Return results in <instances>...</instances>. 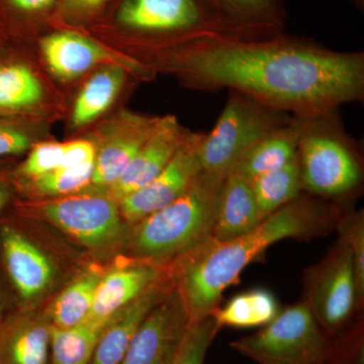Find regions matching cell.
Segmentation results:
<instances>
[{
  "mask_svg": "<svg viewBox=\"0 0 364 364\" xmlns=\"http://www.w3.org/2000/svg\"><path fill=\"white\" fill-rule=\"evenodd\" d=\"M154 74L188 90H236L293 116H310L364 100V53L339 52L282 33L260 38L203 36L136 55Z\"/></svg>",
  "mask_w": 364,
  "mask_h": 364,
  "instance_id": "cell-1",
  "label": "cell"
},
{
  "mask_svg": "<svg viewBox=\"0 0 364 364\" xmlns=\"http://www.w3.org/2000/svg\"><path fill=\"white\" fill-rule=\"evenodd\" d=\"M344 208L340 203L303 193L237 238L210 240L173 265L172 279L191 322L212 315L227 289L238 284L242 272L268 248L284 239L308 240L336 228Z\"/></svg>",
  "mask_w": 364,
  "mask_h": 364,
  "instance_id": "cell-2",
  "label": "cell"
},
{
  "mask_svg": "<svg viewBox=\"0 0 364 364\" xmlns=\"http://www.w3.org/2000/svg\"><path fill=\"white\" fill-rule=\"evenodd\" d=\"M86 33L130 58L203 36L239 37L210 0H114Z\"/></svg>",
  "mask_w": 364,
  "mask_h": 364,
  "instance_id": "cell-3",
  "label": "cell"
},
{
  "mask_svg": "<svg viewBox=\"0 0 364 364\" xmlns=\"http://www.w3.org/2000/svg\"><path fill=\"white\" fill-rule=\"evenodd\" d=\"M225 176L203 170L181 198L136 223L130 241L132 254L140 262L165 267L212 240Z\"/></svg>",
  "mask_w": 364,
  "mask_h": 364,
  "instance_id": "cell-4",
  "label": "cell"
},
{
  "mask_svg": "<svg viewBox=\"0 0 364 364\" xmlns=\"http://www.w3.org/2000/svg\"><path fill=\"white\" fill-rule=\"evenodd\" d=\"M338 112L294 116L304 191L337 203L358 193L363 181L360 144L345 130Z\"/></svg>",
  "mask_w": 364,
  "mask_h": 364,
  "instance_id": "cell-5",
  "label": "cell"
},
{
  "mask_svg": "<svg viewBox=\"0 0 364 364\" xmlns=\"http://www.w3.org/2000/svg\"><path fill=\"white\" fill-rule=\"evenodd\" d=\"M293 117L239 91L229 90L214 128L200 136L198 154L203 171L227 176L256 143Z\"/></svg>",
  "mask_w": 364,
  "mask_h": 364,
  "instance_id": "cell-6",
  "label": "cell"
},
{
  "mask_svg": "<svg viewBox=\"0 0 364 364\" xmlns=\"http://www.w3.org/2000/svg\"><path fill=\"white\" fill-rule=\"evenodd\" d=\"M67 95L46 71L31 43L0 52V116L54 124L64 121Z\"/></svg>",
  "mask_w": 364,
  "mask_h": 364,
  "instance_id": "cell-7",
  "label": "cell"
},
{
  "mask_svg": "<svg viewBox=\"0 0 364 364\" xmlns=\"http://www.w3.org/2000/svg\"><path fill=\"white\" fill-rule=\"evenodd\" d=\"M331 341L301 301L280 310L259 331L234 340L230 347L258 364H324Z\"/></svg>",
  "mask_w": 364,
  "mask_h": 364,
  "instance_id": "cell-8",
  "label": "cell"
},
{
  "mask_svg": "<svg viewBox=\"0 0 364 364\" xmlns=\"http://www.w3.org/2000/svg\"><path fill=\"white\" fill-rule=\"evenodd\" d=\"M11 208L20 217L49 223L91 249L109 247L124 235L119 203L97 191L40 200L16 198Z\"/></svg>",
  "mask_w": 364,
  "mask_h": 364,
  "instance_id": "cell-9",
  "label": "cell"
},
{
  "mask_svg": "<svg viewBox=\"0 0 364 364\" xmlns=\"http://www.w3.org/2000/svg\"><path fill=\"white\" fill-rule=\"evenodd\" d=\"M30 43L46 71L66 95L88 74L102 66L126 67L140 82L156 78L135 60L82 31L52 28Z\"/></svg>",
  "mask_w": 364,
  "mask_h": 364,
  "instance_id": "cell-10",
  "label": "cell"
},
{
  "mask_svg": "<svg viewBox=\"0 0 364 364\" xmlns=\"http://www.w3.org/2000/svg\"><path fill=\"white\" fill-rule=\"evenodd\" d=\"M304 303L327 334L334 337L353 324L359 308L358 282L348 246L338 238L304 274Z\"/></svg>",
  "mask_w": 364,
  "mask_h": 364,
  "instance_id": "cell-11",
  "label": "cell"
},
{
  "mask_svg": "<svg viewBox=\"0 0 364 364\" xmlns=\"http://www.w3.org/2000/svg\"><path fill=\"white\" fill-rule=\"evenodd\" d=\"M159 116L121 107L81 136L91 139L97 148L92 181L86 191L104 193L123 174Z\"/></svg>",
  "mask_w": 364,
  "mask_h": 364,
  "instance_id": "cell-12",
  "label": "cell"
},
{
  "mask_svg": "<svg viewBox=\"0 0 364 364\" xmlns=\"http://www.w3.org/2000/svg\"><path fill=\"white\" fill-rule=\"evenodd\" d=\"M140 81L126 67H100L67 93V139L85 134L100 121L123 107L124 100Z\"/></svg>",
  "mask_w": 364,
  "mask_h": 364,
  "instance_id": "cell-13",
  "label": "cell"
},
{
  "mask_svg": "<svg viewBox=\"0 0 364 364\" xmlns=\"http://www.w3.org/2000/svg\"><path fill=\"white\" fill-rule=\"evenodd\" d=\"M191 325L188 309L174 284L144 318L119 364H173Z\"/></svg>",
  "mask_w": 364,
  "mask_h": 364,
  "instance_id": "cell-14",
  "label": "cell"
},
{
  "mask_svg": "<svg viewBox=\"0 0 364 364\" xmlns=\"http://www.w3.org/2000/svg\"><path fill=\"white\" fill-rule=\"evenodd\" d=\"M202 134L191 132L186 142L159 176L119 200L124 222L136 224L173 203L191 188L203 171L198 154Z\"/></svg>",
  "mask_w": 364,
  "mask_h": 364,
  "instance_id": "cell-15",
  "label": "cell"
},
{
  "mask_svg": "<svg viewBox=\"0 0 364 364\" xmlns=\"http://www.w3.org/2000/svg\"><path fill=\"white\" fill-rule=\"evenodd\" d=\"M0 269L26 304L44 294L54 277L49 258L4 212L0 214Z\"/></svg>",
  "mask_w": 364,
  "mask_h": 364,
  "instance_id": "cell-16",
  "label": "cell"
},
{
  "mask_svg": "<svg viewBox=\"0 0 364 364\" xmlns=\"http://www.w3.org/2000/svg\"><path fill=\"white\" fill-rule=\"evenodd\" d=\"M191 131L174 114L159 116L156 124L119 178L105 195L117 203L159 176L186 142Z\"/></svg>",
  "mask_w": 364,
  "mask_h": 364,
  "instance_id": "cell-17",
  "label": "cell"
},
{
  "mask_svg": "<svg viewBox=\"0 0 364 364\" xmlns=\"http://www.w3.org/2000/svg\"><path fill=\"white\" fill-rule=\"evenodd\" d=\"M170 274L166 267L139 262L102 275L87 320L109 322L114 314Z\"/></svg>",
  "mask_w": 364,
  "mask_h": 364,
  "instance_id": "cell-18",
  "label": "cell"
},
{
  "mask_svg": "<svg viewBox=\"0 0 364 364\" xmlns=\"http://www.w3.org/2000/svg\"><path fill=\"white\" fill-rule=\"evenodd\" d=\"M51 322L21 310L0 321V364H50Z\"/></svg>",
  "mask_w": 364,
  "mask_h": 364,
  "instance_id": "cell-19",
  "label": "cell"
},
{
  "mask_svg": "<svg viewBox=\"0 0 364 364\" xmlns=\"http://www.w3.org/2000/svg\"><path fill=\"white\" fill-rule=\"evenodd\" d=\"M173 286L170 275L114 314L98 339L90 364L121 363L144 318Z\"/></svg>",
  "mask_w": 364,
  "mask_h": 364,
  "instance_id": "cell-20",
  "label": "cell"
},
{
  "mask_svg": "<svg viewBox=\"0 0 364 364\" xmlns=\"http://www.w3.org/2000/svg\"><path fill=\"white\" fill-rule=\"evenodd\" d=\"M262 221L252 181L231 170L223 181L213 225L212 240L227 242L247 233Z\"/></svg>",
  "mask_w": 364,
  "mask_h": 364,
  "instance_id": "cell-21",
  "label": "cell"
},
{
  "mask_svg": "<svg viewBox=\"0 0 364 364\" xmlns=\"http://www.w3.org/2000/svg\"><path fill=\"white\" fill-rule=\"evenodd\" d=\"M223 20L242 38L284 33L287 11L282 0H210Z\"/></svg>",
  "mask_w": 364,
  "mask_h": 364,
  "instance_id": "cell-22",
  "label": "cell"
},
{
  "mask_svg": "<svg viewBox=\"0 0 364 364\" xmlns=\"http://www.w3.org/2000/svg\"><path fill=\"white\" fill-rule=\"evenodd\" d=\"M299 132L291 122L270 132L241 158L233 169L253 181L263 174L284 166L298 156Z\"/></svg>",
  "mask_w": 364,
  "mask_h": 364,
  "instance_id": "cell-23",
  "label": "cell"
},
{
  "mask_svg": "<svg viewBox=\"0 0 364 364\" xmlns=\"http://www.w3.org/2000/svg\"><path fill=\"white\" fill-rule=\"evenodd\" d=\"M279 301L267 289H254L233 296L212 313L215 323L221 328L264 327L279 313Z\"/></svg>",
  "mask_w": 364,
  "mask_h": 364,
  "instance_id": "cell-24",
  "label": "cell"
},
{
  "mask_svg": "<svg viewBox=\"0 0 364 364\" xmlns=\"http://www.w3.org/2000/svg\"><path fill=\"white\" fill-rule=\"evenodd\" d=\"M60 0H0V16L14 41L32 42L52 28Z\"/></svg>",
  "mask_w": 364,
  "mask_h": 364,
  "instance_id": "cell-25",
  "label": "cell"
},
{
  "mask_svg": "<svg viewBox=\"0 0 364 364\" xmlns=\"http://www.w3.org/2000/svg\"><path fill=\"white\" fill-rule=\"evenodd\" d=\"M95 162L72 168L53 170L44 176L26 181H13L16 198L40 200L82 193L91 186Z\"/></svg>",
  "mask_w": 364,
  "mask_h": 364,
  "instance_id": "cell-26",
  "label": "cell"
},
{
  "mask_svg": "<svg viewBox=\"0 0 364 364\" xmlns=\"http://www.w3.org/2000/svg\"><path fill=\"white\" fill-rule=\"evenodd\" d=\"M252 188L261 220L293 202L305 193L299 156L284 166L254 179Z\"/></svg>",
  "mask_w": 364,
  "mask_h": 364,
  "instance_id": "cell-27",
  "label": "cell"
},
{
  "mask_svg": "<svg viewBox=\"0 0 364 364\" xmlns=\"http://www.w3.org/2000/svg\"><path fill=\"white\" fill-rule=\"evenodd\" d=\"M107 323L86 320L71 328L51 326L50 364H90Z\"/></svg>",
  "mask_w": 364,
  "mask_h": 364,
  "instance_id": "cell-28",
  "label": "cell"
},
{
  "mask_svg": "<svg viewBox=\"0 0 364 364\" xmlns=\"http://www.w3.org/2000/svg\"><path fill=\"white\" fill-rule=\"evenodd\" d=\"M102 275L90 270L82 273L55 299L50 310L51 325L71 328L81 324L90 316L95 289Z\"/></svg>",
  "mask_w": 364,
  "mask_h": 364,
  "instance_id": "cell-29",
  "label": "cell"
},
{
  "mask_svg": "<svg viewBox=\"0 0 364 364\" xmlns=\"http://www.w3.org/2000/svg\"><path fill=\"white\" fill-rule=\"evenodd\" d=\"M52 124L0 116V161L23 157L40 141L53 138Z\"/></svg>",
  "mask_w": 364,
  "mask_h": 364,
  "instance_id": "cell-30",
  "label": "cell"
},
{
  "mask_svg": "<svg viewBox=\"0 0 364 364\" xmlns=\"http://www.w3.org/2000/svg\"><path fill=\"white\" fill-rule=\"evenodd\" d=\"M63 156L64 142L53 138L40 141L26 152L21 162L14 163L11 179H33L61 168Z\"/></svg>",
  "mask_w": 364,
  "mask_h": 364,
  "instance_id": "cell-31",
  "label": "cell"
},
{
  "mask_svg": "<svg viewBox=\"0 0 364 364\" xmlns=\"http://www.w3.org/2000/svg\"><path fill=\"white\" fill-rule=\"evenodd\" d=\"M114 2V0H60L52 28L86 32L102 20Z\"/></svg>",
  "mask_w": 364,
  "mask_h": 364,
  "instance_id": "cell-32",
  "label": "cell"
},
{
  "mask_svg": "<svg viewBox=\"0 0 364 364\" xmlns=\"http://www.w3.org/2000/svg\"><path fill=\"white\" fill-rule=\"evenodd\" d=\"M339 239L348 246L355 267L359 308L364 301V213L345 212L340 215L336 228Z\"/></svg>",
  "mask_w": 364,
  "mask_h": 364,
  "instance_id": "cell-33",
  "label": "cell"
},
{
  "mask_svg": "<svg viewBox=\"0 0 364 364\" xmlns=\"http://www.w3.org/2000/svg\"><path fill=\"white\" fill-rule=\"evenodd\" d=\"M220 331L213 315L191 322L173 364H205L208 349Z\"/></svg>",
  "mask_w": 364,
  "mask_h": 364,
  "instance_id": "cell-34",
  "label": "cell"
},
{
  "mask_svg": "<svg viewBox=\"0 0 364 364\" xmlns=\"http://www.w3.org/2000/svg\"><path fill=\"white\" fill-rule=\"evenodd\" d=\"M324 364H364L363 321L354 322L343 332L332 337Z\"/></svg>",
  "mask_w": 364,
  "mask_h": 364,
  "instance_id": "cell-35",
  "label": "cell"
},
{
  "mask_svg": "<svg viewBox=\"0 0 364 364\" xmlns=\"http://www.w3.org/2000/svg\"><path fill=\"white\" fill-rule=\"evenodd\" d=\"M97 148L86 136H75L64 141V156L62 167L72 168L95 162Z\"/></svg>",
  "mask_w": 364,
  "mask_h": 364,
  "instance_id": "cell-36",
  "label": "cell"
},
{
  "mask_svg": "<svg viewBox=\"0 0 364 364\" xmlns=\"http://www.w3.org/2000/svg\"><path fill=\"white\" fill-rule=\"evenodd\" d=\"M14 163V160L0 161V214L11 208L18 198L11 179V169Z\"/></svg>",
  "mask_w": 364,
  "mask_h": 364,
  "instance_id": "cell-37",
  "label": "cell"
},
{
  "mask_svg": "<svg viewBox=\"0 0 364 364\" xmlns=\"http://www.w3.org/2000/svg\"><path fill=\"white\" fill-rule=\"evenodd\" d=\"M13 38L9 35L1 16H0V52L13 42Z\"/></svg>",
  "mask_w": 364,
  "mask_h": 364,
  "instance_id": "cell-38",
  "label": "cell"
},
{
  "mask_svg": "<svg viewBox=\"0 0 364 364\" xmlns=\"http://www.w3.org/2000/svg\"><path fill=\"white\" fill-rule=\"evenodd\" d=\"M6 294H4V289H2L1 280H0V321L9 314L6 312Z\"/></svg>",
  "mask_w": 364,
  "mask_h": 364,
  "instance_id": "cell-39",
  "label": "cell"
},
{
  "mask_svg": "<svg viewBox=\"0 0 364 364\" xmlns=\"http://www.w3.org/2000/svg\"><path fill=\"white\" fill-rule=\"evenodd\" d=\"M352 4H354L359 11H363V7H364V0H350Z\"/></svg>",
  "mask_w": 364,
  "mask_h": 364,
  "instance_id": "cell-40",
  "label": "cell"
}]
</instances>
